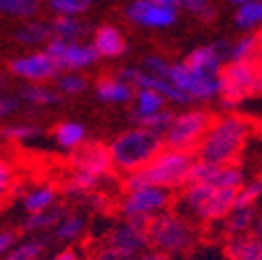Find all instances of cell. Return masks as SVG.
<instances>
[{
	"label": "cell",
	"instance_id": "obj_16",
	"mask_svg": "<svg viewBox=\"0 0 262 260\" xmlns=\"http://www.w3.org/2000/svg\"><path fill=\"white\" fill-rule=\"evenodd\" d=\"M227 48L229 44H204L198 46L185 54L183 62L187 67H191L193 71H200L206 75H221L223 67H225V60H227Z\"/></svg>",
	"mask_w": 262,
	"mask_h": 260
},
{
	"label": "cell",
	"instance_id": "obj_19",
	"mask_svg": "<svg viewBox=\"0 0 262 260\" xmlns=\"http://www.w3.org/2000/svg\"><path fill=\"white\" fill-rule=\"evenodd\" d=\"M15 42L21 44V46H29L34 50H40V48H46V44L54 38V29H52V21L48 19H31V21H25L23 25H19L13 34Z\"/></svg>",
	"mask_w": 262,
	"mask_h": 260
},
{
	"label": "cell",
	"instance_id": "obj_29",
	"mask_svg": "<svg viewBox=\"0 0 262 260\" xmlns=\"http://www.w3.org/2000/svg\"><path fill=\"white\" fill-rule=\"evenodd\" d=\"M48 246H50L48 237L29 235V237L17 242L3 260H42V256L48 252Z\"/></svg>",
	"mask_w": 262,
	"mask_h": 260
},
{
	"label": "cell",
	"instance_id": "obj_45",
	"mask_svg": "<svg viewBox=\"0 0 262 260\" xmlns=\"http://www.w3.org/2000/svg\"><path fill=\"white\" fill-rule=\"evenodd\" d=\"M90 204H92V208H96V210H106V206H108V198L104 196V193L98 189V191H94L92 196H88L85 198Z\"/></svg>",
	"mask_w": 262,
	"mask_h": 260
},
{
	"label": "cell",
	"instance_id": "obj_24",
	"mask_svg": "<svg viewBox=\"0 0 262 260\" xmlns=\"http://www.w3.org/2000/svg\"><path fill=\"white\" fill-rule=\"evenodd\" d=\"M225 250L229 260H262V240L254 233L229 237Z\"/></svg>",
	"mask_w": 262,
	"mask_h": 260
},
{
	"label": "cell",
	"instance_id": "obj_33",
	"mask_svg": "<svg viewBox=\"0 0 262 260\" xmlns=\"http://www.w3.org/2000/svg\"><path fill=\"white\" fill-rule=\"evenodd\" d=\"M54 88L62 98H75V96L85 94V90L90 88V81L85 75L81 73H73V71H62L56 79H54Z\"/></svg>",
	"mask_w": 262,
	"mask_h": 260
},
{
	"label": "cell",
	"instance_id": "obj_54",
	"mask_svg": "<svg viewBox=\"0 0 262 260\" xmlns=\"http://www.w3.org/2000/svg\"><path fill=\"white\" fill-rule=\"evenodd\" d=\"M258 127H260V134H262V121H260V125H258Z\"/></svg>",
	"mask_w": 262,
	"mask_h": 260
},
{
	"label": "cell",
	"instance_id": "obj_49",
	"mask_svg": "<svg viewBox=\"0 0 262 260\" xmlns=\"http://www.w3.org/2000/svg\"><path fill=\"white\" fill-rule=\"evenodd\" d=\"M152 3H156L160 7H167V9H179V0H152Z\"/></svg>",
	"mask_w": 262,
	"mask_h": 260
},
{
	"label": "cell",
	"instance_id": "obj_11",
	"mask_svg": "<svg viewBox=\"0 0 262 260\" xmlns=\"http://www.w3.org/2000/svg\"><path fill=\"white\" fill-rule=\"evenodd\" d=\"M104 246L115 248L123 254L140 258L146 250H150V237H148V223L134 221V219H121L115 223L108 233L104 235Z\"/></svg>",
	"mask_w": 262,
	"mask_h": 260
},
{
	"label": "cell",
	"instance_id": "obj_44",
	"mask_svg": "<svg viewBox=\"0 0 262 260\" xmlns=\"http://www.w3.org/2000/svg\"><path fill=\"white\" fill-rule=\"evenodd\" d=\"M17 231L13 229H0V258H5L9 254V250L17 244Z\"/></svg>",
	"mask_w": 262,
	"mask_h": 260
},
{
	"label": "cell",
	"instance_id": "obj_4",
	"mask_svg": "<svg viewBox=\"0 0 262 260\" xmlns=\"http://www.w3.org/2000/svg\"><path fill=\"white\" fill-rule=\"evenodd\" d=\"M239 189L214 187L204 183H187L181 189V212L187 214L193 223H216L233 210Z\"/></svg>",
	"mask_w": 262,
	"mask_h": 260
},
{
	"label": "cell",
	"instance_id": "obj_39",
	"mask_svg": "<svg viewBox=\"0 0 262 260\" xmlns=\"http://www.w3.org/2000/svg\"><path fill=\"white\" fill-rule=\"evenodd\" d=\"M260 198H262V181H252L239 187L235 206H256Z\"/></svg>",
	"mask_w": 262,
	"mask_h": 260
},
{
	"label": "cell",
	"instance_id": "obj_15",
	"mask_svg": "<svg viewBox=\"0 0 262 260\" xmlns=\"http://www.w3.org/2000/svg\"><path fill=\"white\" fill-rule=\"evenodd\" d=\"M189 183H204L214 187H229V189H239L244 185V173L235 165H214V162L198 160L195 158Z\"/></svg>",
	"mask_w": 262,
	"mask_h": 260
},
{
	"label": "cell",
	"instance_id": "obj_14",
	"mask_svg": "<svg viewBox=\"0 0 262 260\" xmlns=\"http://www.w3.org/2000/svg\"><path fill=\"white\" fill-rule=\"evenodd\" d=\"M71 167L73 171H83L98 179H106L115 171L108 144H102V142L83 144L79 150L71 154Z\"/></svg>",
	"mask_w": 262,
	"mask_h": 260
},
{
	"label": "cell",
	"instance_id": "obj_41",
	"mask_svg": "<svg viewBox=\"0 0 262 260\" xmlns=\"http://www.w3.org/2000/svg\"><path fill=\"white\" fill-rule=\"evenodd\" d=\"M19 104H21V98H19V96L7 94V92H0V121H5V119H9V117H13V115L19 111Z\"/></svg>",
	"mask_w": 262,
	"mask_h": 260
},
{
	"label": "cell",
	"instance_id": "obj_35",
	"mask_svg": "<svg viewBox=\"0 0 262 260\" xmlns=\"http://www.w3.org/2000/svg\"><path fill=\"white\" fill-rule=\"evenodd\" d=\"M42 136V129L34 123H7L0 129V138L11 144H25Z\"/></svg>",
	"mask_w": 262,
	"mask_h": 260
},
{
	"label": "cell",
	"instance_id": "obj_12",
	"mask_svg": "<svg viewBox=\"0 0 262 260\" xmlns=\"http://www.w3.org/2000/svg\"><path fill=\"white\" fill-rule=\"evenodd\" d=\"M9 73L25 83H48L60 75V69L50 58V54L44 48H40L15 56L9 62Z\"/></svg>",
	"mask_w": 262,
	"mask_h": 260
},
{
	"label": "cell",
	"instance_id": "obj_52",
	"mask_svg": "<svg viewBox=\"0 0 262 260\" xmlns=\"http://www.w3.org/2000/svg\"><path fill=\"white\" fill-rule=\"evenodd\" d=\"M258 58H260V62H262V31L258 34Z\"/></svg>",
	"mask_w": 262,
	"mask_h": 260
},
{
	"label": "cell",
	"instance_id": "obj_2",
	"mask_svg": "<svg viewBox=\"0 0 262 260\" xmlns=\"http://www.w3.org/2000/svg\"><path fill=\"white\" fill-rule=\"evenodd\" d=\"M195 162L193 152L167 148L162 150L150 165L138 173L123 177V191L136 189L142 185H156L165 189H183L189 183V173Z\"/></svg>",
	"mask_w": 262,
	"mask_h": 260
},
{
	"label": "cell",
	"instance_id": "obj_42",
	"mask_svg": "<svg viewBox=\"0 0 262 260\" xmlns=\"http://www.w3.org/2000/svg\"><path fill=\"white\" fill-rule=\"evenodd\" d=\"M208 7H212V0H179V9L200 17Z\"/></svg>",
	"mask_w": 262,
	"mask_h": 260
},
{
	"label": "cell",
	"instance_id": "obj_10",
	"mask_svg": "<svg viewBox=\"0 0 262 260\" xmlns=\"http://www.w3.org/2000/svg\"><path fill=\"white\" fill-rule=\"evenodd\" d=\"M44 50L56 62L60 73L62 71L79 73V71H85V69L94 67V64L100 60V56H98L92 42H64V40L52 38L46 44Z\"/></svg>",
	"mask_w": 262,
	"mask_h": 260
},
{
	"label": "cell",
	"instance_id": "obj_18",
	"mask_svg": "<svg viewBox=\"0 0 262 260\" xmlns=\"http://www.w3.org/2000/svg\"><path fill=\"white\" fill-rule=\"evenodd\" d=\"M94 94L98 100L106 104H131L136 96V88L119 75H102L94 83Z\"/></svg>",
	"mask_w": 262,
	"mask_h": 260
},
{
	"label": "cell",
	"instance_id": "obj_25",
	"mask_svg": "<svg viewBox=\"0 0 262 260\" xmlns=\"http://www.w3.org/2000/svg\"><path fill=\"white\" fill-rule=\"evenodd\" d=\"M256 221H258L256 206H233V210L225 216L223 227H225V233L229 237L248 235L254 229Z\"/></svg>",
	"mask_w": 262,
	"mask_h": 260
},
{
	"label": "cell",
	"instance_id": "obj_34",
	"mask_svg": "<svg viewBox=\"0 0 262 260\" xmlns=\"http://www.w3.org/2000/svg\"><path fill=\"white\" fill-rule=\"evenodd\" d=\"M44 5L46 0H5L3 13L9 15L11 19L31 21V19H38Z\"/></svg>",
	"mask_w": 262,
	"mask_h": 260
},
{
	"label": "cell",
	"instance_id": "obj_1",
	"mask_svg": "<svg viewBox=\"0 0 262 260\" xmlns=\"http://www.w3.org/2000/svg\"><path fill=\"white\" fill-rule=\"evenodd\" d=\"M252 132V125L246 117L227 113L212 121L204 140L195 150V158L214 162V165H235L239 158L248 138Z\"/></svg>",
	"mask_w": 262,
	"mask_h": 260
},
{
	"label": "cell",
	"instance_id": "obj_50",
	"mask_svg": "<svg viewBox=\"0 0 262 260\" xmlns=\"http://www.w3.org/2000/svg\"><path fill=\"white\" fill-rule=\"evenodd\" d=\"M254 235H258V237L262 240V212L258 214V221H256V225H254Z\"/></svg>",
	"mask_w": 262,
	"mask_h": 260
},
{
	"label": "cell",
	"instance_id": "obj_6",
	"mask_svg": "<svg viewBox=\"0 0 262 260\" xmlns=\"http://www.w3.org/2000/svg\"><path fill=\"white\" fill-rule=\"evenodd\" d=\"M219 81L225 109H233L237 102L250 98V96L262 94V62H227L219 75Z\"/></svg>",
	"mask_w": 262,
	"mask_h": 260
},
{
	"label": "cell",
	"instance_id": "obj_20",
	"mask_svg": "<svg viewBox=\"0 0 262 260\" xmlns=\"http://www.w3.org/2000/svg\"><path fill=\"white\" fill-rule=\"evenodd\" d=\"M52 140L64 152H75L88 144V127L79 121H60L52 127Z\"/></svg>",
	"mask_w": 262,
	"mask_h": 260
},
{
	"label": "cell",
	"instance_id": "obj_40",
	"mask_svg": "<svg viewBox=\"0 0 262 260\" xmlns=\"http://www.w3.org/2000/svg\"><path fill=\"white\" fill-rule=\"evenodd\" d=\"M13 183H15V173H13L11 165H9L7 160L0 158V204H3L5 198L11 193Z\"/></svg>",
	"mask_w": 262,
	"mask_h": 260
},
{
	"label": "cell",
	"instance_id": "obj_21",
	"mask_svg": "<svg viewBox=\"0 0 262 260\" xmlns=\"http://www.w3.org/2000/svg\"><path fill=\"white\" fill-rule=\"evenodd\" d=\"M69 214V210L62 204H56L50 210L44 212H36V214H27L21 223V231L27 235H44L46 231H52L54 227Z\"/></svg>",
	"mask_w": 262,
	"mask_h": 260
},
{
	"label": "cell",
	"instance_id": "obj_31",
	"mask_svg": "<svg viewBox=\"0 0 262 260\" xmlns=\"http://www.w3.org/2000/svg\"><path fill=\"white\" fill-rule=\"evenodd\" d=\"M233 23L246 34H252L254 29L262 27V0H252V3L237 7L233 13Z\"/></svg>",
	"mask_w": 262,
	"mask_h": 260
},
{
	"label": "cell",
	"instance_id": "obj_53",
	"mask_svg": "<svg viewBox=\"0 0 262 260\" xmlns=\"http://www.w3.org/2000/svg\"><path fill=\"white\" fill-rule=\"evenodd\" d=\"M3 9H5V0H0V13H3Z\"/></svg>",
	"mask_w": 262,
	"mask_h": 260
},
{
	"label": "cell",
	"instance_id": "obj_3",
	"mask_svg": "<svg viewBox=\"0 0 262 260\" xmlns=\"http://www.w3.org/2000/svg\"><path fill=\"white\" fill-rule=\"evenodd\" d=\"M108 150H111L115 171L123 175H131L146 169L165 150V140H162V136L150 132V129L134 125L117 134L111 140Z\"/></svg>",
	"mask_w": 262,
	"mask_h": 260
},
{
	"label": "cell",
	"instance_id": "obj_13",
	"mask_svg": "<svg viewBox=\"0 0 262 260\" xmlns=\"http://www.w3.org/2000/svg\"><path fill=\"white\" fill-rule=\"evenodd\" d=\"M179 9L160 7L152 0H131L123 9V15L129 23L144 29H169L177 21Z\"/></svg>",
	"mask_w": 262,
	"mask_h": 260
},
{
	"label": "cell",
	"instance_id": "obj_23",
	"mask_svg": "<svg viewBox=\"0 0 262 260\" xmlns=\"http://www.w3.org/2000/svg\"><path fill=\"white\" fill-rule=\"evenodd\" d=\"M58 204V189L52 185H36L25 191V196L21 200V206L27 214H36L50 210Z\"/></svg>",
	"mask_w": 262,
	"mask_h": 260
},
{
	"label": "cell",
	"instance_id": "obj_27",
	"mask_svg": "<svg viewBox=\"0 0 262 260\" xmlns=\"http://www.w3.org/2000/svg\"><path fill=\"white\" fill-rule=\"evenodd\" d=\"M100 183H102V179H98L90 173L73 171L69 175V179L62 183V193L67 198H73V200H85L94 191H98Z\"/></svg>",
	"mask_w": 262,
	"mask_h": 260
},
{
	"label": "cell",
	"instance_id": "obj_26",
	"mask_svg": "<svg viewBox=\"0 0 262 260\" xmlns=\"http://www.w3.org/2000/svg\"><path fill=\"white\" fill-rule=\"evenodd\" d=\"M131 119H140V117H150L154 113H160L167 109V98L156 90L148 88H136L134 102H131Z\"/></svg>",
	"mask_w": 262,
	"mask_h": 260
},
{
	"label": "cell",
	"instance_id": "obj_22",
	"mask_svg": "<svg viewBox=\"0 0 262 260\" xmlns=\"http://www.w3.org/2000/svg\"><path fill=\"white\" fill-rule=\"evenodd\" d=\"M19 98L23 104L36 106V109H52L58 106L64 98L56 92V88H50L46 83H27L21 92Z\"/></svg>",
	"mask_w": 262,
	"mask_h": 260
},
{
	"label": "cell",
	"instance_id": "obj_51",
	"mask_svg": "<svg viewBox=\"0 0 262 260\" xmlns=\"http://www.w3.org/2000/svg\"><path fill=\"white\" fill-rule=\"evenodd\" d=\"M227 3H229V5H233V7L237 9V7H242V5H246V3H252V0H227Z\"/></svg>",
	"mask_w": 262,
	"mask_h": 260
},
{
	"label": "cell",
	"instance_id": "obj_9",
	"mask_svg": "<svg viewBox=\"0 0 262 260\" xmlns=\"http://www.w3.org/2000/svg\"><path fill=\"white\" fill-rule=\"evenodd\" d=\"M169 79L187 96L191 102H208L221 96V81L216 75H206L193 71L183 60L173 62Z\"/></svg>",
	"mask_w": 262,
	"mask_h": 260
},
{
	"label": "cell",
	"instance_id": "obj_37",
	"mask_svg": "<svg viewBox=\"0 0 262 260\" xmlns=\"http://www.w3.org/2000/svg\"><path fill=\"white\" fill-rule=\"evenodd\" d=\"M175 113L171 111H160V113H154L150 117H140V119H131V123H134L136 127H144V129H150V132L158 134V136H165L167 134V129L173 121Z\"/></svg>",
	"mask_w": 262,
	"mask_h": 260
},
{
	"label": "cell",
	"instance_id": "obj_47",
	"mask_svg": "<svg viewBox=\"0 0 262 260\" xmlns=\"http://www.w3.org/2000/svg\"><path fill=\"white\" fill-rule=\"evenodd\" d=\"M138 260H175V258L169 256V254H165V252H158V250L150 248V250H146Z\"/></svg>",
	"mask_w": 262,
	"mask_h": 260
},
{
	"label": "cell",
	"instance_id": "obj_7",
	"mask_svg": "<svg viewBox=\"0 0 262 260\" xmlns=\"http://www.w3.org/2000/svg\"><path fill=\"white\" fill-rule=\"evenodd\" d=\"M212 121H214L212 115L204 109H187L183 113H177L167 129V134L162 136L165 146L195 154Z\"/></svg>",
	"mask_w": 262,
	"mask_h": 260
},
{
	"label": "cell",
	"instance_id": "obj_28",
	"mask_svg": "<svg viewBox=\"0 0 262 260\" xmlns=\"http://www.w3.org/2000/svg\"><path fill=\"white\" fill-rule=\"evenodd\" d=\"M85 227H88V223H85V219L81 214L69 212L52 229V240L56 244H62V246H71V244H75L77 240L83 237Z\"/></svg>",
	"mask_w": 262,
	"mask_h": 260
},
{
	"label": "cell",
	"instance_id": "obj_17",
	"mask_svg": "<svg viewBox=\"0 0 262 260\" xmlns=\"http://www.w3.org/2000/svg\"><path fill=\"white\" fill-rule=\"evenodd\" d=\"M92 46L96 48L98 56L106 58V60L121 58L129 50L123 31L117 25H113V23H102V25H98L94 29V34H92Z\"/></svg>",
	"mask_w": 262,
	"mask_h": 260
},
{
	"label": "cell",
	"instance_id": "obj_36",
	"mask_svg": "<svg viewBox=\"0 0 262 260\" xmlns=\"http://www.w3.org/2000/svg\"><path fill=\"white\" fill-rule=\"evenodd\" d=\"M94 0H46V9L54 17H83Z\"/></svg>",
	"mask_w": 262,
	"mask_h": 260
},
{
	"label": "cell",
	"instance_id": "obj_32",
	"mask_svg": "<svg viewBox=\"0 0 262 260\" xmlns=\"http://www.w3.org/2000/svg\"><path fill=\"white\" fill-rule=\"evenodd\" d=\"M258 60V34H246L227 48V62Z\"/></svg>",
	"mask_w": 262,
	"mask_h": 260
},
{
	"label": "cell",
	"instance_id": "obj_5",
	"mask_svg": "<svg viewBox=\"0 0 262 260\" xmlns=\"http://www.w3.org/2000/svg\"><path fill=\"white\" fill-rule=\"evenodd\" d=\"M150 248L169 256H183L198 244L195 223L181 210H167L148 223Z\"/></svg>",
	"mask_w": 262,
	"mask_h": 260
},
{
	"label": "cell",
	"instance_id": "obj_48",
	"mask_svg": "<svg viewBox=\"0 0 262 260\" xmlns=\"http://www.w3.org/2000/svg\"><path fill=\"white\" fill-rule=\"evenodd\" d=\"M216 17H219V13H216V9H214V7H208V9L200 15V19H202L204 23H212Z\"/></svg>",
	"mask_w": 262,
	"mask_h": 260
},
{
	"label": "cell",
	"instance_id": "obj_8",
	"mask_svg": "<svg viewBox=\"0 0 262 260\" xmlns=\"http://www.w3.org/2000/svg\"><path fill=\"white\" fill-rule=\"evenodd\" d=\"M171 204H173L171 189L156 187V185H142L136 189L123 191V198L119 202V212L123 219L150 223L154 216L171 210Z\"/></svg>",
	"mask_w": 262,
	"mask_h": 260
},
{
	"label": "cell",
	"instance_id": "obj_38",
	"mask_svg": "<svg viewBox=\"0 0 262 260\" xmlns=\"http://www.w3.org/2000/svg\"><path fill=\"white\" fill-rule=\"evenodd\" d=\"M173 62H169L162 54H146L142 58V69L156 77H169Z\"/></svg>",
	"mask_w": 262,
	"mask_h": 260
},
{
	"label": "cell",
	"instance_id": "obj_43",
	"mask_svg": "<svg viewBox=\"0 0 262 260\" xmlns=\"http://www.w3.org/2000/svg\"><path fill=\"white\" fill-rule=\"evenodd\" d=\"M94 260H138L136 256H129V254H123L115 248H108L102 244V248L94 254Z\"/></svg>",
	"mask_w": 262,
	"mask_h": 260
},
{
	"label": "cell",
	"instance_id": "obj_46",
	"mask_svg": "<svg viewBox=\"0 0 262 260\" xmlns=\"http://www.w3.org/2000/svg\"><path fill=\"white\" fill-rule=\"evenodd\" d=\"M48 260H79V252H77L75 248L67 246V248H62V250L54 252V254H52Z\"/></svg>",
	"mask_w": 262,
	"mask_h": 260
},
{
	"label": "cell",
	"instance_id": "obj_30",
	"mask_svg": "<svg viewBox=\"0 0 262 260\" xmlns=\"http://www.w3.org/2000/svg\"><path fill=\"white\" fill-rule=\"evenodd\" d=\"M52 29L54 38L64 42H81L90 34V27L81 17H54Z\"/></svg>",
	"mask_w": 262,
	"mask_h": 260
}]
</instances>
